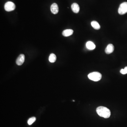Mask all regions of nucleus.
Segmentation results:
<instances>
[{"instance_id": "nucleus-10", "label": "nucleus", "mask_w": 127, "mask_h": 127, "mask_svg": "<svg viewBox=\"0 0 127 127\" xmlns=\"http://www.w3.org/2000/svg\"><path fill=\"white\" fill-rule=\"evenodd\" d=\"M86 47L89 50H93L95 48V45L93 42L89 41L87 42L86 43Z\"/></svg>"}, {"instance_id": "nucleus-6", "label": "nucleus", "mask_w": 127, "mask_h": 127, "mask_svg": "<svg viewBox=\"0 0 127 127\" xmlns=\"http://www.w3.org/2000/svg\"><path fill=\"white\" fill-rule=\"evenodd\" d=\"M51 10L54 14H56L59 12L58 5L56 3L53 4L51 7Z\"/></svg>"}, {"instance_id": "nucleus-5", "label": "nucleus", "mask_w": 127, "mask_h": 127, "mask_svg": "<svg viewBox=\"0 0 127 127\" xmlns=\"http://www.w3.org/2000/svg\"><path fill=\"white\" fill-rule=\"evenodd\" d=\"M25 60V56L24 54H21L18 57L16 60L17 64L19 66L22 65Z\"/></svg>"}, {"instance_id": "nucleus-9", "label": "nucleus", "mask_w": 127, "mask_h": 127, "mask_svg": "<svg viewBox=\"0 0 127 127\" xmlns=\"http://www.w3.org/2000/svg\"><path fill=\"white\" fill-rule=\"evenodd\" d=\"M74 33V31L72 29H66L64 30L62 33V35L65 37H68Z\"/></svg>"}, {"instance_id": "nucleus-11", "label": "nucleus", "mask_w": 127, "mask_h": 127, "mask_svg": "<svg viewBox=\"0 0 127 127\" xmlns=\"http://www.w3.org/2000/svg\"><path fill=\"white\" fill-rule=\"evenodd\" d=\"M92 26L96 30H99L100 28V26L99 23L96 21H93L91 22Z\"/></svg>"}, {"instance_id": "nucleus-1", "label": "nucleus", "mask_w": 127, "mask_h": 127, "mask_svg": "<svg viewBox=\"0 0 127 127\" xmlns=\"http://www.w3.org/2000/svg\"><path fill=\"white\" fill-rule=\"evenodd\" d=\"M96 111L99 116L104 118H109L111 115L110 110L105 107L100 106L97 107Z\"/></svg>"}, {"instance_id": "nucleus-13", "label": "nucleus", "mask_w": 127, "mask_h": 127, "mask_svg": "<svg viewBox=\"0 0 127 127\" xmlns=\"http://www.w3.org/2000/svg\"><path fill=\"white\" fill-rule=\"evenodd\" d=\"M36 118L35 117L30 118L28 120V124L29 125H31L35 121Z\"/></svg>"}, {"instance_id": "nucleus-3", "label": "nucleus", "mask_w": 127, "mask_h": 127, "mask_svg": "<svg viewBox=\"0 0 127 127\" xmlns=\"http://www.w3.org/2000/svg\"><path fill=\"white\" fill-rule=\"evenodd\" d=\"M15 4L11 1H8L4 5L5 10L8 12L14 10L15 9Z\"/></svg>"}, {"instance_id": "nucleus-12", "label": "nucleus", "mask_w": 127, "mask_h": 127, "mask_svg": "<svg viewBox=\"0 0 127 127\" xmlns=\"http://www.w3.org/2000/svg\"><path fill=\"white\" fill-rule=\"evenodd\" d=\"M57 57L54 53H51L49 57V61L51 63H53L56 61Z\"/></svg>"}, {"instance_id": "nucleus-14", "label": "nucleus", "mask_w": 127, "mask_h": 127, "mask_svg": "<svg viewBox=\"0 0 127 127\" xmlns=\"http://www.w3.org/2000/svg\"><path fill=\"white\" fill-rule=\"evenodd\" d=\"M120 72L122 74L125 75L127 74V67L125 68L124 69H121Z\"/></svg>"}, {"instance_id": "nucleus-4", "label": "nucleus", "mask_w": 127, "mask_h": 127, "mask_svg": "<svg viewBox=\"0 0 127 127\" xmlns=\"http://www.w3.org/2000/svg\"><path fill=\"white\" fill-rule=\"evenodd\" d=\"M120 15H124L127 12V2H125L120 5L118 10Z\"/></svg>"}, {"instance_id": "nucleus-2", "label": "nucleus", "mask_w": 127, "mask_h": 127, "mask_svg": "<svg viewBox=\"0 0 127 127\" xmlns=\"http://www.w3.org/2000/svg\"><path fill=\"white\" fill-rule=\"evenodd\" d=\"M88 77L90 80L93 81H99L101 80L102 78V75L99 72H92L88 75Z\"/></svg>"}, {"instance_id": "nucleus-7", "label": "nucleus", "mask_w": 127, "mask_h": 127, "mask_svg": "<svg viewBox=\"0 0 127 127\" xmlns=\"http://www.w3.org/2000/svg\"><path fill=\"white\" fill-rule=\"evenodd\" d=\"M114 46L112 44H110L107 45L105 50V53L107 54H110L113 52L114 50Z\"/></svg>"}, {"instance_id": "nucleus-8", "label": "nucleus", "mask_w": 127, "mask_h": 127, "mask_svg": "<svg viewBox=\"0 0 127 127\" xmlns=\"http://www.w3.org/2000/svg\"><path fill=\"white\" fill-rule=\"evenodd\" d=\"M71 7L72 10L74 13L76 14L78 13L80 10V8L77 4L74 3L72 4Z\"/></svg>"}]
</instances>
